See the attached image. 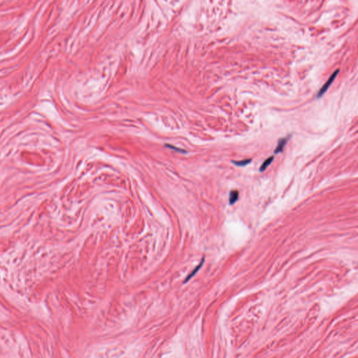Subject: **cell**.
<instances>
[{"label":"cell","instance_id":"cell-6","mask_svg":"<svg viewBox=\"0 0 358 358\" xmlns=\"http://www.w3.org/2000/svg\"><path fill=\"white\" fill-rule=\"evenodd\" d=\"M251 162H252V159H250V158H249V159H244V160H238V161H234V160L232 161V163L233 165H234L235 166H237V167H246V166H247L249 164H250Z\"/></svg>","mask_w":358,"mask_h":358},{"label":"cell","instance_id":"cell-2","mask_svg":"<svg viewBox=\"0 0 358 358\" xmlns=\"http://www.w3.org/2000/svg\"><path fill=\"white\" fill-rule=\"evenodd\" d=\"M291 137H292V134H289V135H287V136L283 137V138H281V139H279L278 144H277V146H276V148H275L274 151L275 155L281 153L283 151L285 146H286L287 142L289 141V140L290 139Z\"/></svg>","mask_w":358,"mask_h":358},{"label":"cell","instance_id":"cell-1","mask_svg":"<svg viewBox=\"0 0 358 358\" xmlns=\"http://www.w3.org/2000/svg\"><path fill=\"white\" fill-rule=\"evenodd\" d=\"M339 73V69H336L333 72V74L331 75V76L329 78L328 80H327L326 83L325 84H324L322 87L320 88V90H319V91L318 92L317 95H316V98L317 99H320V97H323V96L325 94L326 92L327 91V90L329 89V87L331 86V85L332 84V83L334 81V80L336 79V78L338 76V74Z\"/></svg>","mask_w":358,"mask_h":358},{"label":"cell","instance_id":"cell-3","mask_svg":"<svg viewBox=\"0 0 358 358\" xmlns=\"http://www.w3.org/2000/svg\"><path fill=\"white\" fill-rule=\"evenodd\" d=\"M204 259H205L204 257H203V258H202V259H201V262H200V263H199V264H198V265L197 266L195 267V268H194V269H193V271H192L191 273H190V274H189L188 276L186 277V279H185V281H184V283H186L188 282V281H190V280L192 278H193V277H194V276H195V275L197 274V272L199 271V269H200L201 268L202 265H203V264H204Z\"/></svg>","mask_w":358,"mask_h":358},{"label":"cell","instance_id":"cell-5","mask_svg":"<svg viewBox=\"0 0 358 358\" xmlns=\"http://www.w3.org/2000/svg\"><path fill=\"white\" fill-rule=\"evenodd\" d=\"M274 160V156H270V157H269L268 158H266V159L264 161L262 164V165L260 166V167H259V172H264V171L266 169V168L268 167L272 162H273Z\"/></svg>","mask_w":358,"mask_h":358},{"label":"cell","instance_id":"cell-4","mask_svg":"<svg viewBox=\"0 0 358 358\" xmlns=\"http://www.w3.org/2000/svg\"><path fill=\"white\" fill-rule=\"evenodd\" d=\"M239 197V193L238 190H232L230 191L229 195V203L230 205L234 204L238 201Z\"/></svg>","mask_w":358,"mask_h":358},{"label":"cell","instance_id":"cell-7","mask_svg":"<svg viewBox=\"0 0 358 358\" xmlns=\"http://www.w3.org/2000/svg\"><path fill=\"white\" fill-rule=\"evenodd\" d=\"M166 146H167V148H169L172 149V150H176V151L179 152V153H186L185 150H183L182 149L178 148H176L174 146H172V145H168V144H167V145H166Z\"/></svg>","mask_w":358,"mask_h":358}]
</instances>
